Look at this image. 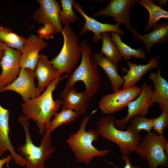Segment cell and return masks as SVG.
I'll list each match as a JSON object with an SVG mask.
<instances>
[{"label":"cell","instance_id":"1","mask_svg":"<svg viewBox=\"0 0 168 168\" xmlns=\"http://www.w3.org/2000/svg\"><path fill=\"white\" fill-rule=\"evenodd\" d=\"M68 74L58 76L46 87L38 97L24 102L21 105L22 111L25 116L36 123L39 133L43 135L46 127L51 118L60 109L61 100H54L53 93L56 89L57 85L61 80L68 78Z\"/></svg>","mask_w":168,"mask_h":168},{"label":"cell","instance_id":"2","mask_svg":"<svg viewBox=\"0 0 168 168\" xmlns=\"http://www.w3.org/2000/svg\"><path fill=\"white\" fill-rule=\"evenodd\" d=\"M98 110H94L89 115L84 117L78 130L71 134L65 140L74 154L77 160L87 164H89L94 157L104 156L110 152L109 149L99 150L93 145V142L99 139V135L96 131L92 129L86 131L89 119Z\"/></svg>","mask_w":168,"mask_h":168},{"label":"cell","instance_id":"3","mask_svg":"<svg viewBox=\"0 0 168 168\" xmlns=\"http://www.w3.org/2000/svg\"><path fill=\"white\" fill-rule=\"evenodd\" d=\"M18 119L25 130L26 141L24 144L18 147L17 150L25 160L26 168H45V161L56 151L55 147L52 146L53 137L50 134L44 133L40 145L35 146L29 132L30 119L21 114Z\"/></svg>","mask_w":168,"mask_h":168},{"label":"cell","instance_id":"4","mask_svg":"<svg viewBox=\"0 0 168 168\" xmlns=\"http://www.w3.org/2000/svg\"><path fill=\"white\" fill-rule=\"evenodd\" d=\"M80 45L82 58L78 66L68 75L66 85L75 86L76 82L81 81L84 84L85 91L90 98L94 96L101 84L98 66L92 60L89 44L82 40Z\"/></svg>","mask_w":168,"mask_h":168},{"label":"cell","instance_id":"5","mask_svg":"<svg viewBox=\"0 0 168 168\" xmlns=\"http://www.w3.org/2000/svg\"><path fill=\"white\" fill-rule=\"evenodd\" d=\"M115 119L112 114L101 116L97 122L96 131L103 138L117 145L123 155L135 152L142 138L140 134L134 132L127 125L126 131L118 129L114 125Z\"/></svg>","mask_w":168,"mask_h":168},{"label":"cell","instance_id":"6","mask_svg":"<svg viewBox=\"0 0 168 168\" xmlns=\"http://www.w3.org/2000/svg\"><path fill=\"white\" fill-rule=\"evenodd\" d=\"M135 152L147 161L149 168L168 166V141L163 134L147 133L141 138Z\"/></svg>","mask_w":168,"mask_h":168},{"label":"cell","instance_id":"7","mask_svg":"<svg viewBox=\"0 0 168 168\" xmlns=\"http://www.w3.org/2000/svg\"><path fill=\"white\" fill-rule=\"evenodd\" d=\"M61 32L63 43L59 53L50 61L58 71V76L63 73L70 74L76 67L81 55V49L78 39L70 26H64Z\"/></svg>","mask_w":168,"mask_h":168},{"label":"cell","instance_id":"8","mask_svg":"<svg viewBox=\"0 0 168 168\" xmlns=\"http://www.w3.org/2000/svg\"><path fill=\"white\" fill-rule=\"evenodd\" d=\"M141 91V87L135 85L107 94L99 101V109L104 114H112L127 106L139 96Z\"/></svg>","mask_w":168,"mask_h":168},{"label":"cell","instance_id":"9","mask_svg":"<svg viewBox=\"0 0 168 168\" xmlns=\"http://www.w3.org/2000/svg\"><path fill=\"white\" fill-rule=\"evenodd\" d=\"M152 84L148 85L146 81L141 85V91L139 96L129 102L128 107V114L121 119H115L114 125L119 129L123 130L129 119L133 116L139 115L145 116L147 114L149 108L154 104L150 102L151 97L153 90Z\"/></svg>","mask_w":168,"mask_h":168},{"label":"cell","instance_id":"10","mask_svg":"<svg viewBox=\"0 0 168 168\" xmlns=\"http://www.w3.org/2000/svg\"><path fill=\"white\" fill-rule=\"evenodd\" d=\"M34 71L21 68L18 77L10 84L0 89V92L12 91L19 94L24 102L39 96L41 92L35 84Z\"/></svg>","mask_w":168,"mask_h":168},{"label":"cell","instance_id":"11","mask_svg":"<svg viewBox=\"0 0 168 168\" xmlns=\"http://www.w3.org/2000/svg\"><path fill=\"white\" fill-rule=\"evenodd\" d=\"M0 61L2 71L0 74V89L13 82L18 76L21 69L20 61L21 52L7 45Z\"/></svg>","mask_w":168,"mask_h":168},{"label":"cell","instance_id":"12","mask_svg":"<svg viewBox=\"0 0 168 168\" xmlns=\"http://www.w3.org/2000/svg\"><path fill=\"white\" fill-rule=\"evenodd\" d=\"M137 0H111L109 1L108 5L99 12L93 14V16H104L114 18L117 23L123 24L133 34L138 32L130 24L129 11L133 5Z\"/></svg>","mask_w":168,"mask_h":168},{"label":"cell","instance_id":"13","mask_svg":"<svg viewBox=\"0 0 168 168\" xmlns=\"http://www.w3.org/2000/svg\"><path fill=\"white\" fill-rule=\"evenodd\" d=\"M40 4L33 15V19L39 24L49 23L53 26L55 34L63 28L60 20L61 10L60 2L55 0H38Z\"/></svg>","mask_w":168,"mask_h":168},{"label":"cell","instance_id":"14","mask_svg":"<svg viewBox=\"0 0 168 168\" xmlns=\"http://www.w3.org/2000/svg\"><path fill=\"white\" fill-rule=\"evenodd\" d=\"M73 6L85 21L82 27L80 35H83L88 31H92L94 34L93 41L97 42L99 40H101V34L105 32H113L121 35L124 34V32L119 28L120 24L102 23L87 16L83 11L81 5L78 2L74 1Z\"/></svg>","mask_w":168,"mask_h":168},{"label":"cell","instance_id":"15","mask_svg":"<svg viewBox=\"0 0 168 168\" xmlns=\"http://www.w3.org/2000/svg\"><path fill=\"white\" fill-rule=\"evenodd\" d=\"M47 43L33 34L26 38L20 61L21 68H29L34 71L39 56V52L47 48Z\"/></svg>","mask_w":168,"mask_h":168},{"label":"cell","instance_id":"16","mask_svg":"<svg viewBox=\"0 0 168 168\" xmlns=\"http://www.w3.org/2000/svg\"><path fill=\"white\" fill-rule=\"evenodd\" d=\"M60 98L63 107L75 111L80 115L86 114L90 98L85 91L78 92L75 86L66 85Z\"/></svg>","mask_w":168,"mask_h":168},{"label":"cell","instance_id":"17","mask_svg":"<svg viewBox=\"0 0 168 168\" xmlns=\"http://www.w3.org/2000/svg\"><path fill=\"white\" fill-rule=\"evenodd\" d=\"M9 110L3 107L0 104V157L5 152L9 151L16 164L25 166L24 158L15 152L9 138L11 132L9 124Z\"/></svg>","mask_w":168,"mask_h":168},{"label":"cell","instance_id":"18","mask_svg":"<svg viewBox=\"0 0 168 168\" xmlns=\"http://www.w3.org/2000/svg\"><path fill=\"white\" fill-rule=\"evenodd\" d=\"M127 65L129 69L125 71L127 74L122 77L124 83L122 89L136 85L147 72L152 69L157 68L159 66V59L157 57H152L149 62L144 65L138 64L128 61Z\"/></svg>","mask_w":168,"mask_h":168},{"label":"cell","instance_id":"19","mask_svg":"<svg viewBox=\"0 0 168 168\" xmlns=\"http://www.w3.org/2000/svg\"><path fill=\"white\" fill-rule=\"evenodd\" d=\"M34 72L38 80L37 87L41 93L58 76L57 70L53 67L48 56L43 54L39 55Z\"/></svg>","mask_w":168,"mask_h":168},{"label":"cell","instance_id":"20","mask_svg":"<svg viewBox=\"0 0 168 168\" xmlns=\"http://www.w3.org/2000/svg\"><path fill=\"white\" fill-rule=\"evenodd\" d=\"M161 69L159 66L156 72L151 73L149 78L153 82L155 88L151 96L150 102L153 104L157 103L162 112L168 110V82L161 75Z\"/></svg>","mask_w":168,"mask_h":168},{"label":"cell","instance_id":"21","mask_svg":"<svg viewBox=\"0 0 168 168\" xmlns=\"http://www.w3.org/2000/svg\"><path fill=\"white\" fill-rule=\"evenodd\" d=\"M91 58L98 66L104 70L110 81L111 87L114 92L119 90L124 83L122 77L118 72V66L99 52L91 53Z\"/></svg>","mask_w":168,"mask_h":168},{"label":"cell","instance_id":"22","mask_svg":"<svg viewBox=\"0 0 168 168\" xmlns=\"http://www.w3.org/2000/svg\"><path fill=\"white\" fill-rule=\"evenodd\" d=\"M153 26V30L147 34L141 35L138 33L133 34L137 40L142 41L144 43L147 50L149 53L154 44L156 43L165 44L167 42L168 40L167 22L156 23Z\"/></svg>","mask_w":168,"mask_h":168},{"label":"cell","instance_id":"23","mask_svg":"<svg viewBox=\"0 0 168 168\" xmlns=\"http://www.w3.org/2000/svg\"><path fill=\"white\" fill-rule=\"evenodd\" d=\"M79 115L76 111L63 107L61 111L56 112L54 115V119L47 125L44 133L50 134L58 127L74 121Z\"/></svg>","mask_w":168,"mask_h":168},{"label":"cell","instance_id":"24","mask_svg":"<svg viewBox=\"0 0 168 168\" xmlns=\"http://www.w3.org/2000/svg\"><path fill=\"white\" fill-rule=\"evenodd\" d=\"M138 2L147 9L149 14L147 24L144 30L145 31L151 29L160 19L168 18V12L163 10L161 6L156 5L154 1L151 0H139Z\"/></svg>","mask_w":168,"mask_h":168},{"label":"cell","instance_id":"25","mask_svg":"<svg viewBox=\"0 0 168 168\" xmlns=\"http://www.w3.org/2000/svg\"><path fill=\"white\" fill-rule=\"evenodd\" d=\"M110 34L112 41L117 45L119 52L126 61L132 57L140 59H145L146 54L141 49H133L123 42L120 36L117 33L111 32Z\"/></svg>","mask_w":168,"mask_h":168},{"label":"cell","instance_id":"26","mask_svg":"<svg viewBox=\"0 0 168 168\" xmlns=\"http://www.w3.org/2000/svg\"><path fill=\"white\" fill-rule=\"evenodd\" d=\"M102 46L100 52L105 54V57L112 62L117 65L118 63L123 60L118 47L112 41L108 32H105L101 34Z\"/></svg>","mask_w":168,"mask_h":168},{"label":"cell","instance_id":"27","mask_svg":"<svg viewBox=\"0 0 168 168\" xmlns=\"http://www.w3.org/2000/svg\"><path fill=\"white\" fill-rule=\"evenodd\" d=\"M26 38L14 32L8 27L0 25V41L8 47L21 52Z\"/></svg>","mask_w":168,"mask_h":168},{"label":"cell","instance_id":"28","mask_svg":"<svg viewBox=\"0 0 168 168\" xmlns=\"http://www.w3.org/2000/svg\"><path fill=\"white\" fill-rule=\"evenodd\" d=\"M74 1L73 0H60L62 10L60 13V20L61 24L64 26H69L72 22L79 21L72 9Z\"/></svg>","mask_w":168,"mask_h":168},{"label":"cell","instance_id":"29","mask_svg":"<svg viewBox=\"0 0 168 168\" xmlns=\"http://www.w3.org/2000/svg\"><path fill=\"white\" fill-rule=\"evenodd\" d=\"M153 118L149 119L139 115L132 117L129 120L127 125L134 132L139 133L142 130H145L147 133L151 132L152 129Z\"/></svg>","mask_w":168,"mask_h":168},{"label":"cell","instance_id":"30","mask_svg":"<svg viewBox=\"0 0 168 168\" xmlns=\"http://www.w3.org/2000/svg\"><path fill=\"white\" fill-rule=\"evenodd\" d=\"M168 127V110L162 112L161 114L156 118H153L152 129L159 135L163 134L164 130Z\"/></svg>","mask_w":168,"mask_h":168},{"label":"cell","instance_id":"31","mask_svg":"<svg viewBox=\"0 0 168 168\" xmlns=\"http://www.w3.org/2000/svg\"><path fill=\"white\" fill-rule=\"evenodd\" d=\"M37 32L38 37L43 39H49L52 35L55 34L53 26L49 23L44 24V26L38 29Z\"/></svg>","mask_w":168,"mask_h":168},{"label":"cell","instance_id":"32","mask_svg":"<svg viewBox=\"0 0 168 168\" xmlns=\"http://www.w3.org/2000/svg\"><path fill=\"white\" fill-rule=\"evenodd\" d=\"M121 158L122 160L125 162V165L124 168H142L141 167L138 166H132L131 164L130 157L127 155L123 154Z\"/></svg>","mask_w":168,"mask_h":168},{"label":"cell","instance_id":"33","mask_svg":"<svg viewBox=\"0 0 168 168\" xmlns=\"http://www.w3.org/2000/svg\"><path fill=\"white\" fill-rule=\"evenodd\" d=\"M12 159L11 155H8L1 159H0V168H2L3 166L5 163H9Z\"/></svg>","mask_w":168,"mask_h":168},{"label":"cell","instance_id":"34","mask_svg":"<svg viewBox=\"0 0 168 168\" xmlns=\"http://www.w3.org/2000/svg\"><path fill=\"white\" fill-rule=\"evenodd\" d=\"M6 44L0 41V61L3 56L5 53V48Z\"/></svg>","mask_w":168,"mask_h":168},{"label":"cell","instance_id":"35","mask_svg":"<svg viewBox=\"0 0 168 168\" xmlns=\"http://www.w3.org/2000/svg\"><path fill=\"white\" fill-rule=\"evenodd\" d=\"M168 0H159L157 1V3L160 5V6L161 7V5L165 6Z\"/></svg>","mask_w":168,"mask_h":168},{"label":"cell","instance_id":"36","mask_svg":"<svg viewBox=\"0 0 168 168\" xmlns=\"http://www.w3.org/2000/svg\"><path fill=\"white\" fill-rule=\"evenodd\" d=\"M7 168H9V163H7Z\"/></svg>","mask_w":168,"mask_h":168}]
</instances>
